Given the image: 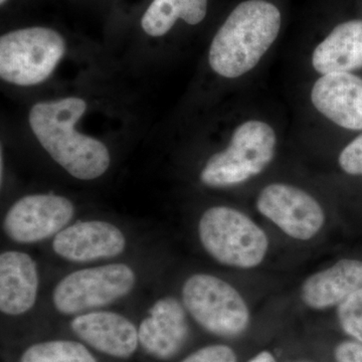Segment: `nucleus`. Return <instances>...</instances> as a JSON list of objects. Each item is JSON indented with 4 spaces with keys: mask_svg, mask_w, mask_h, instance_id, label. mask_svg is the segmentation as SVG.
Returning <instances> with one entry per match:
<instances>
[{
    "mask_svg": "<svg viewBox=\"0 0 362 362\" xmlns=\"http://www.w3.org/2000/svg\"><path fill=\"white\" fill-rule=\"evenodd\" d=\"M185 309L204 329L221 337H240L249 327L250 311L239 292L226 281L195 274L182 287Z\"/></svg>",
    "mask_w": 362,
    "mask_h": 362,
    "instance_id": "obj_6",
    "label": "nucleus"
},
{
    "mask_svg": "<svg viewBox=\"0 0 362 362\" xmlns=\"http://www.w3.org/2000/svg\"><path fill=\"white\" fill-rule=\"evenodd\" d=\"M74 333L90 347L116 358H128L139 344L138 328L129 319L109 311L80 314L71 320Z\"/></svg>",
    "mask_w": 362,
    "mask_h": 362,
    "instance_id": "obj_12",
    "label": "nucleus"
},
{
    "mask_svg": "<svg viewBox=\"0 0 362 362\" xmlns=\"http://www.w3.org/2000/svg\"><path fill=\"white\" fill-rule=\"evenodd\" d=\"M86 109L84 100L65 98L35 104L28 119L35 137L57 163L78 180H93L106 173L110 154L103 143L76 131Z\"/></svg>",
    "mask_w": 362,
    "mask_h": 362,
    "instance_id": "obj_1",
    "label": "nucleus"
},
{
    "mask_svg": "<svg viewBox=\"0 0 362 362\" xmlns=\"http://www.w3.org/2000/svg\"><path fill=\"white\" fill-rule=\"evenodd\" d=\"M249 362H276V359L270 352L263 351L259 354L258 356H255Z\"/></svg>",
    "mask_w": 362,
    "mask_h": 362,
    "instance_id": "obj_23",
    "label": "nucleus"
},
{
    "mask_svg": "<svg viewBox=\"0 0 362 362\" xmlns=\"http://www.w3.org/2000/svg\"><path fill=\"white\" fill-rule=\"evenodd\" d=\"M207 0H153L141 20L144 32L151 37L165 35L181 18L197 25L206 18Z\"/></svg>",
    "mask_w": 362,
    "mask_h": 362,
    "instance_id": "obj_17",
    "label": "nucleus"
},
{
    "mask_svg": "<svg viewBox=\"0 0 362 362\" xmlns=\"http://www.w3.org/2000/svg\"><path fill=\"white\" fill-rule=\"evenodd\" d=\"M257 207L293 239L308 240L320 232L325 214L318 202L300 188L273 183L262 190Z\"/></svg>",
    "mask_w": 362,
    "mask_h": 362,
    "instance_id": "obj_9",
    "label": "nucleus"
},
{
    "mask_svg": "<svg viewBox=\"0 0 362 362\" xmlns=\"http://www.w3.org/2000/svg\"><path fill=\"white\" fill-rule=\"evenodd\" d=\"M335 359L337 362H362V343L344 341L335 349Z\"/></svg>",
    "mask_w": 362,
    "mask_h": 362,
    "instance_id": "obj_22",
    "label": "nucleus"
},
{
    "mask_svg": "<svg viewBox=\"0 0 362 362\" xmlns=\"http://www.w3.org/2000/svg\"><path fill=\"white\" fill-rule=\"evenodd\" d=\"M280 28L281 13L274 4L265 0L242 2L214 37L209 65L223 77H240L258 65Z\"/></svg>",
    "mask_w": 362,
    "mask_h": 362,
    "instance_id": "obj_2",
    "label": "nucleus"
},
{
    "mask_svg": "<svg viewBox=\"0 0 362 362\" xmlns=\"http://www.w3.org/2000/svg\"><path fill=\"white\" fill-rule=\"evenodd\" d=\"M202 247L223 265L240 269L259 266L268 252L265 232L246 214L228 206H214L199 223Z\"/></svg>",
    "mask_w": 362,
    "mask_h": 362,
    "instance_id": "obj_3",
    "label": "nucleus"
},
{
    "mask_svg": "<svg viewBox=\"0 0 362 362\" xmlns=\"http://www.w3.org/2000/svg\"><path fill=\"white\" fill-rule=\"evenodd\" d=\"M65 52V40L51 28L7 33L0 39V76L16 86L39 85L52 75Z\"/></svg>",
    "mask_w": 362,
    "mask_h": 362,
    "instance_id": "obj_5",
    "label": "nucleus"
},
{
    "mask_svg": "<svg viewBox=\"0 0 362 362\" xmlns=\"http://www.w3.org/2000/svg\"><path fill=\"white\" fill-rule=\"evenodd\" d=\"M181 362H237V356L226 345H209L197 350Z\"/></svg>",
    "mask_w": 362,
    "mask_h": 362,
    "instance_id": "obj_20",
    "label": "nucleus"
},
{
    "mask_svg": "<svg viewBox=\"0 0 362 362\" xmlns=\"http://www.w3.org/2000/svg\"><path fill=\"white\" fill-rule=\"evenodd\" d=\"M39 271L35 259L18 251L0 255V310L23 315L35 306L39 293Z\"/></svg>",
    "mask_w": 362,
    "mask_h": 362,
    "instance_id": "obj_14",
    "label": "nucleus"
},
{
    "mask_svg": "<svg viewBox=\"0 0 362 362\" xmlns=\"http://www.w3.org/2000/svg\"><path fill=\"white\" fill-rule=\"evenodd\" d=\"M276 134L261 121H247L233 132L228 148L214 154L202 169L201 180L211 187H230L259 175L273 160Z\"/></svg>",
    "mask_w": 362,
    "mask_h": 362,
    "instance_id": "obj_4",
    "label": "nucleus"
},
{
    "mask_svg": "<svg viewBox=\"0 0 362 362\" xmlns=\"http://www.w3.org/2000/svg\"><path fill=\"white\" fill-rule=\"evenodd\" d=\"M189 335L185 307L173 297L157 300L138 327L139 344L149 354L161 361L175 357Z\"/></svg>",
    "mask_w": 362,
    "mask_h": 362,
    "instance_id": "obj_11",
    "label": "nucleus"
},
{
    "mask_svg": "<svg viewBox=\"0 0 362 362\" xmlns=\"http://www.w3.org/2000/svg\"><path fill=\"white\" fill-rule=\"evenodd\" d=\"M359 289H362V261L343 259L306 279L301 297L310 308L324 310L338 306Z\"/></svg>",
    "mask_w": 362,
    "mask_h": 362,
    "instance_id": "obj_15",
    "label": "nucleus"
},
{
    "mask_svg": "<svg viewBox=\"0 0 362 362\" xmlns=\"http://www.w3.org/2000/svg\"><path fill=\"white\" fill-rule=\"evenodd\" d=\"M337 315L343 331L362 343V289L352 293L338 305Z\"/></svg>",
    "mask_w": 362,
    "mask_h": 362,
    "instance_id": "obj_19",
    "label": "nucleus"
},
{
    "mask_svg": "<svg viewBox=\"0 0 362 362\" xmlns=\"http://www.w3.org/2000/svg\"><path fill=\"white\" fill-rule=\"evenodd\" d=\"M20 362H98L82 343L51 340L37 343L23 352Z\"/></svg>",
    "mask_w": 362,
    "mask_h": 362,
    "instance_id": "obj_18",
    "label": "nucleus"
},
{
    "mask_svg": "<svg viewBox=\"0 0 362 362\" xmlns=\"http://www.w3.org/2000/svg\"><path fill=\"white\" fill-rule=\"evenodd\" d=\"M126 247L122 230L103 221H80L66 226L52 240V250L61 258L75 263L111 259Z\"/></svg>",
    "mask_w": 362,
    "mask_h": 362,
    "instance_id": "obj_10",
    "label": "nucleus"
},
{
    "mask_svg": "<svg viewBox=\"0 0 362 362\" xmlns=\"http://www.w3.org/2000/svg\"><path fill=\"white\" fill-rule=\"evenodd\" d=\"M339 165L350 175H362V134L342 150Z\"/></svg>",
    "mask_w": 362,
    "mask_h": 362,
    "instance_id": "obj_21",
    "label": "nucleus"
},
{
    "mask_svg": "<svg viewBox=\"0 0 362 362\" xmlns=\"http://www.w3.org/2000/svg\"><path fill=\"white\" fill-rule=\"evenodd\" d=\"M312 65L323 76L362 68V21L351 20L338 25L317 45Z\"/></svg>",
    "mask_w": 362,
    "mask_h": 362,
    "instance_id": "obj_16",
    "label": "nucleus"
},
{
    "mask_svg": "<svg viewBox=\"0 0 362 362\" xmlns=\"http://www.w3.org/2000/svg\"><path fill=\"white\" fill-rule=\"evenodd\" d=\"M70 199L54 194H30L18 199L7 211L4 230L18 244H35L56 237L73 218Z\"/></svg>",
    "mask_w": 362,
    "mask_h": 362,
    "instance_id": "obj_8",
    "label": "nucleus"
},
{
    "mask_svg": "<svg viewBox=\"0 0 362 362\" xmlns=\"http://www.w3.org/2000/svg\"><path fill=\"white\" fill-rule=\"evenodd\" d=\"M135 283L134 271L125 264L82 269L59 281L52 292V302L64 315H80L127 296Z\"/></svg>",
    "mask_w": 362,
    "mask_h": 362,
    "instance_id": "obj_7",
    "label": "nucleus"
},
{
    "mask_svg": "<svg viewBox=\"0 0 362 362\" xmlns=\"http://www.w3.org/2000/svg\"><path fill=\"white\" fill-rule=\"evenodd\" d=\"M317 110L340 127L362 130V78L350 73L324 75L311 93Z\"/></svg>",
    "mask_w": 362,
    "mask_h": 362,
    "instance_id": "obj_13",
    "label": "nucleus"
},
{
    "mask_svg": "<svg viewBox=\"0 0 362 362\" xmlns=\"http://www.w3.org/2000/svg\"><path fill=\"white\" fill-rule=\"evenodd\" d=\"M6 1L7 0H0V4H6Z\"/></svg>",
    "mask_w": 362,
    "mask_h": 362,
    "instance_id": "obj_24",
    "label": "nucleus"
}]
</instances>
